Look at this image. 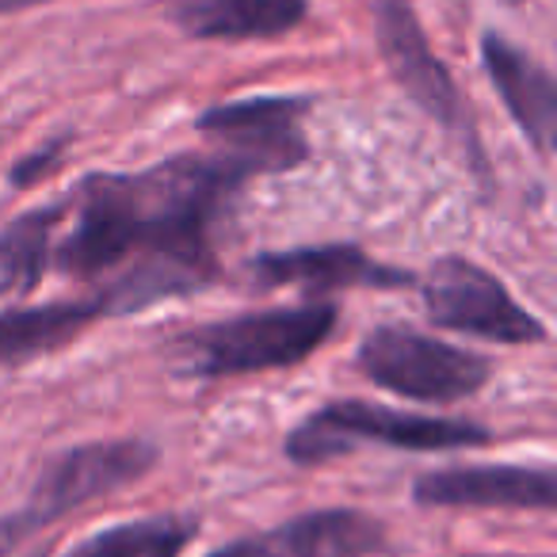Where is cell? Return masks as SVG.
I'll return each instance as SVG.
<instances>
[{
	"instance_id": "4",
	"label": "cell",
	"mask_w": 557,
	"mask_h": 557,
	"mask_svg": "<svg viewBox=\"0 0 557 557\" xmlns=\"http://www.w3.org/2000/svg\"><path fill=\"white\" fill-rule=\"evenodd\" d=\"M356 363L374 386L428 405L466 401L485 386L488 371H493L488 359L478 351L455 348V344L432 341V336L397 325L367 333Z\"/></svg>"
},
{
	"instance_id": "13",
	"label": "cell",
	"mask_w": 557,
	"mask_h": 557,
	"mask_svg": "<svg viewBox=\"0 0 557 557\" xmlns=\"http://www.w3.org/2000/svg\"><path fill=\"white\" fill-rule=\"evenodd\" d=\"M169 20L202 42L278 39L310 16V0H169Z\"/></svg>"
},
{
	"instance_id": "11",
	"label": "cell",
	"mask_w": 557,
	"mask_h": 557,
	"mask_svg": "<svg viewBox=\"0 0 557 557\" xmlns=\"http://www.w3.org/2000/svg\"><path fill=\"white\" fill-rule=\"evenodd\" d=\"M252 278L263 290L268 287L397 290V287H412V283H417L409 271L374 263L371 256L356 245H318V248H287V252H260L252 260Z\"/></svg>"
},
{
	"instance_id": "12",
	"label": "cell",
	"mask_w": 557,
	"mask_h": 557,
	"mask_svg": "<svg viewBox=\"0 0 557 557\" xmlns=\"http://www.w3.org/2000/svg\"><path fill=\"white\" fill-rule=\"evenodd\" d=\"M481 65L523 138L539 153H549L557 134V85L546 65H539L527 50L496 32L481 35Z\"/></svg>"
},
{
	"instance_id": "18",
	"label": "cell",
	"mask_w": 557,
	"mask_h": 557,
	"mask_svg": "<svg viewBox=\"0 0 557 557\" xmlns=\"http://www.w3.org/2000/svg\"><path fill=\"white\" fill-rule=\"evenodd\" d=\"M39 4H50V0H0V16H16V12L39 9Z\"/></svg>"
},
{
	"instance_id": "17",
	"label": "cell",
	"mask_w": 557,
	"mask_h": 557,
	"mask_svg": "<svg viewBox=\"0 0 557 557\" xmlns=\"http://www.w3.org/2000/svg\"><path fill=\"white\" fill-rule=\"evenodd\" d=\"M70 146H73V134H58V138H50V141H42L35 153H27V157H20L16 164H12V187H35V184H42L47 176H54L58 169L65 164V153H70Z\"/></svg>"
},
{
	"instance_id": "7",
	"label": "cell",
	"mask_w": 557,
	"mask_h": 557,
	"mask_svg": "<svg viewBox=\"0 0 557 557\" xmlns=\"http://www.w3.org/2000/svg\"><path fill=\"white\" fill-rule=\"evenodd\" d=\"M157 466V447L146 440H108V443H81V447L58 455L47 470L39 473L32 496L20 511L35 527L58 523L70 511L85 508L88 500H100L108 493L141 481Z\"/></svg>"
},
{
	"instance_id": "15",
	"label": "cell",
	"mask_w": 557,
	"mask_h": 557,
	"mask_svg": "<svg viewBox=\"0 0 557 557\" xmlns=\"http://www.w3.org/2000/svg\"><path fill=\"white\" fill-rule=\"evenodd\" d=\"M70 214V195L50 207H35L27 214L12 218L0 230V295H32L47 271L50 237Z\"/></svg>"
},
{
	"instance_id": "6",
	"label": "cell",
	"mask_w": 557,
	"mask_h": 557,
	"mask_svg": "<svg viewBox=\"0 0 557 557\" xmlns=\"http://www.w3.org/2000/svg\"><path fill=\"white\" fill-rule=\"evenodd\" d=\"M420 295H424L428 318L440 329H455L488 344H516V348L546 341L542 321L508 295L500 278L466 256L435 260L420 283Z\"/></svg>"
},
{
	"instance_id": "5",
	"label": "cell",
	"mask_w": 557,
	"mask_h": 557,
	"mask_svg": "<svg viewBox=\"0 0 557 557\" xmlns=\"http://www.w3.org/2000/svg\"><path fill=\"white\" fill-rule=\"evenodd\" d=\"M374 39H379V54L386 62L389 77L397 81L405 96L424 111L428 119L450 131L470 153V164L485 176V153H481L478 126L470 119L462 92H458L455 77L447 65L435 58L432 42L424 35L412 0H374Z\"/></svg>"
},
{
	"instance_id": "14",
	"label": "cell",
	"mask_w": 557,
	"mask_h": 557,
	"mask_svg": "<svg viewBox=\"0 0 557 557\" xmlns=\"http://www.w3.org/2000/svg\"><path fill=\"white\" fill-rule=\"evenodd\" d=\"M100 318H108L103 295L0 313V367L27 363V359H35V356H50V351L77 341V336L85 333L88 325H96Z\"/></svg>"
},
{
	"instance_id": "3",
	"label": "cell",
	"mask_w": 557,
	"mask_h": 557,
	"mask_svg": "<svg viewBox=\"0 0 557 557\" xmlns=\"http://www.w3.org/2000/svg\"><path fill=\"white\" fill-rule=\"evenodd\" d=\"M488 440H493L488 428L473 420L420 417V412H397L371 401H329L290 432L287 458L298 466H321L329 458L348 455L356 443H379L397 450H458L485 447Z\"/></svg>"
},
{
	"instance_id": "9",
	"label": "cell",
	"mask_w": 557,
	"mask_h": 557,
	"mask_svg": "<svg viewBox=\"0 0 557 557\" xmlns=\"http://www.w3.org/2000/svg\"><path fill=\"white\" fill-rule=\"evenodd\" d=\"M386 542L382 519L359 508H325L306 511L268 534H248L207 557H371Z\"/></svg>"
},
{
	"instance_id": "2",
	"label": "cell",
	"mask_w": 557,
	"mask_h": 557,
	"mask_svg": "<svg viewBox=\"0 0 557 557\" xmlns=\"http://www.w3.org/2000/svg\"><path fill=\"white\" fill-rule=\"evenodd\" d=\"M333 302L290 306V310L240 313L230 321L191 329L180 341L187 367L202 379H233V374L283 371L310 359L336 329Z\"/></svg>"
},
{
	"instance_id": "19",
	"label": "cell",
	"mask_w": 557,
	"mask_h": 557,
	"mask_svg": "<svg viewBox=\"0 0 557 557\" xmlns=\"http://www.w3.org/2000/svg\"><path fill=\"white\" fill-rule=\"evenodd\" d=\"M500 4H508V9H516V4H523V0H500Z\"/></svg>"
},
{
	"instance_id": "16",
	"label": "cell",
	"mask_w": 557,
	"mask_h": 557,
	"mask_svg": "<svg viewBox=\"0 0 557 557\" xmlns=\"http://www.w3.org/2000/svg\"><path fill=\"white\" fill-rule=\"evenodd\" d=\"M195 531H199L195 516L164 511V516H146L108 527V531L77 542L65 557H180L191 546Z\"/></svg>"
},
{
	"instance_id": "8",
	"label": "cell",
	"mask_w": 557,
	"mask_h": 557,
	"mask_svg": "<svg viewBox=\"0 0 557 557\" xmlns=\"http://www.w3.org/2000/svg\"><path fill=\"white\" fill-rule=\"evenodd\" d=\"M310 96H252V100L214 103L195 119V131L207 134L260 176V172H290L310 161L306 115Z\"/></svg>"
},
{
	"instance_id": "1",
	"label": "cell",
	"mask_w": 557,
	"mask_h": 557,
	"mask_svg": "<svg viewBox=\"0 0 557 557\" xmlns=\"http://www.w3.org/2000/svg\"><path fill=\"white\" fill-rule=\"evenodd\" d=\"M252 176L233 153H180L146 172H92L70 195L73 230L58 245V271L96 278L153 260L207 290L218 278L214 233Z\"/></svg>"
},
{
	"instance_id": "20",
	"label": "cell",
	"mask_w": 557,
	"mask_h": 557,
	"mask_svg": "<svg viewBox=\"0 0 557 557\" xmlns=\"http://www.w3.org/2000/svg\"><path fill=\"white\" fill-rule=\"evenodd\" d=\"M473 557H478V554H473Z\"/></svg>"
},
{
	"instance_id": "10",
	"label": "cell",
	"mask_w": 557,
	"mask_h": 557,
	"mask_svg": "<svg viewBox=\"0 0 557 557\" xmlns=\"http://www.w3.org/2000/svg\"><path fill=\"white\" fill-rule=\"evenodd\" d=\"M420 508H534L557 504V473L549 466H450L412 481Z\"/></svg>"
}]
</instances>
